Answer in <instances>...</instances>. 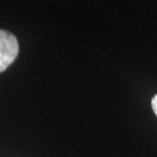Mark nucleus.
<instances>
[{
    "label": "nucleus",
    "mask_w": 157,
    "mask_h": 157,
    "mask_svg": "<svg viewBox=\"0 0 157 157\" xmlns=\"http://www.w3.org/2000/svg\"><path fill=\"white\" fill-rule=\"evenodd\" d=\"M19 54L18 40L5 29H0V73L5 71Z\"/></svg>",
    "instance_id": "f257e3e1"
},
{
    "label": "nucleus",
    "mask_w": 157,
    "mask_h": 157,
    "mask_svg": "<svg viewBox=\"0 0 157 157\" xmlns=\"http://www.w3.org/2000/svg\"><path fill=\"white\" fill-rule=\"evenodd\" d=\"M152 108H153V111L155 113V115L157 116V95L154 96V98L152 99Z\"/></svg>",
    "instance_id": "f03ea898"
}]
</instances>
